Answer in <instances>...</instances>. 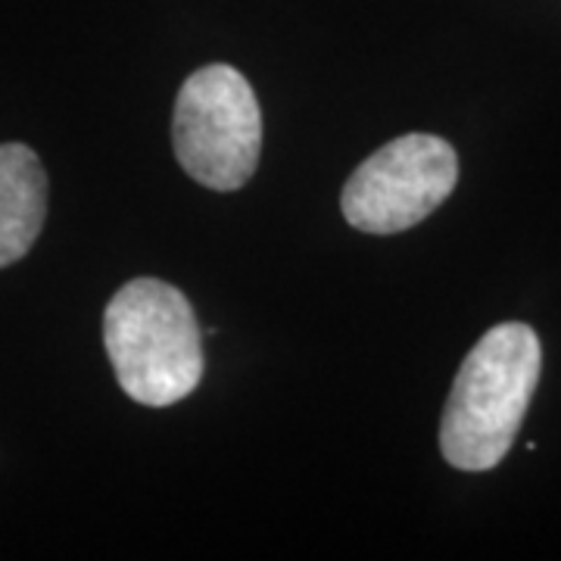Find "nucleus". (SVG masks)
<instances>
[{"label": "nucleus", "instance_id": "1", "mask_svg": "<svg viewBox=\"0 0 561 561\" xmlns=\"http://www.w3.org/2000/svg\"><path fill=\"white\" fill-rule=\"evenodd\" d=\"M540 337L524 321L490 328L461 362L440 421V453L459 471L496 468L540 383Z\"/></svg>", "mask_w": 561, "mask_h": 561}, {"label": "nucleus", "instance_id": "3", "mask_svg": "<svg viewBox=\"0 0 561 561\" xmlns=\"http://www.w3.org/2000/svg\"><path fill=\"white\" fill-rule=\"evenodd\" d=\"M181 169L209 191H238L253 179L262 150L256 91L234 66L213 62L181 84L172 119Z\"/></svg>", "mask_w": 561, "mask_h": 561}, {"label": "nucleus", "instance_id": "2", "mask_svg": "<svg viewBox=\"0 0 561 561\" xmlns=\"http://www.w3.org/2000/svg\"><path fill=\"white\" fill-rule=\"evenodd\" d=\"M116 381L140 405H172L203 381V331L191 300L160 278L128 280L103 312Z\"/></svg>", "mask_w": 561, "mask_h": 561}, {"label": "nucleus", "instance_id": "4", "mask_svg": "<svg viewBox=\"0 0 561 561\" xmlns=\"http://www.w3.org/2000/svg\"><path fill=\"white\" fill-rule=\"evenodd\" d=\"M459 184V157L437 135H402L375 150L343 187V219L365 234H400L427 219Z\"/></svg>", "mask_w": 561, "mask_h": 561}, {"label": "nucleus", "instance_id": "5", "mask_svg": "<svg viewBox=\"0 0 561 561\" xmlns=\"http://www.w3.org/2000/svg\"><path fill=\"white\" fill-rule=\"evenodd\" d=\"M47 219V172L25 144H0V268L20 262Z\"/></svg>", "mask_w": 561, "mask_h": 561}]
</instances>
